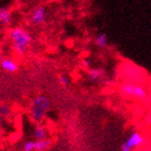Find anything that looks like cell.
Instances as JSON below:
<instances>
[{"label": "cell", "mask_w": 151, "mask_h": 151, "mask_svg": "<svg viewBox=\"0 0 151 151\" xmlns=\"http://www.w3.org/2000/svg\"><path fill=\"white\" fill-rule=\"evenodd\" d=\"M9 35L12 41V50L14 51V53L19 56L25 55L29 47L32 45V34L27 29L23 28L21 26H16L10 30Z\"/></svg>", "instance_id": "cell-1"}, {"label": "cell", "mask_w": 151, "mask_h": 151, "mask_svg": "<svg viewBox=\"0 0 151 151\" xmlns=\"http://www.w3.org/2000/svg\"><path fill=\"white\" fill-rule=\"evenodd\" d=\"M51 107V101L47 95H38L32 101L30 106V118L32 121L39 123L45 118Z\"/></svg>", "instance_id": "cell-2"}, {"label": "cell", "mask_w": 151, "mask_h": 151, "mask_svg": "<svg viewBox=\"0 0 151 151\" xmlns=\"http://www.w3.org/2000/svg\"><path fill=\"white\" fill-rule=\"evenodd\" d=\"M119 91L123 96L138 101H145L148 96L147 90L142 85L135 82H124L120 85Z\"/></svg>", "instance_id": "cell-3"}, {"label": "cell", "mask_w": 151, "mask_h": 151, "mask_svg": "<svg viewBox=\"0 0 151 151\" xmlns=\"http://www.w3.org/2000/svg\"><path fill=\"white\" fill-rule=\"evenodd\" d=\"M146 142L145 137L139 132H133L121 145V151H134L137 147L144 145Z\"/></svg>", "instance_id": "cell-4"}, {"label": "cell", "mask_w": 151, "mask_h": 151, "mask_svg": "<svg viewBox=\"0 0 151 151\" xmlns=\"http://www.w3.org/2000/svg\"><path fill=\"white\" fill-rule=\"evenodd\" d=\"M47 8L43 4H39V6H35L32 10V13H30V16H29V21L32 23V25L41 26L43 25L45 21H47Z\"/></svg>", "instance_id": "cell-5"}, {"label": "cell", "mask_w": 151, "mask_h": 151, "mask_svg": "<svg viewBox=\"0 0 151 151\" xmlns=\"http://www.w3.org/2000/svg\"><path fill=\"white\" fill-rule=\"evenodd\" d=\"M0 67L6 73H14L19 70V64L16 63L13 58H10V57H3L2 60H0Z\"/></svg>", "instance_id": "cell-6"}, {"label": "cell", "mask_w": 151, "mask_h": 151, "mask_svg": "<svg viewBox=\"0 0 151 151\" xmlns=\"http://www.w3.org/2000/svg\"><path fill=\"white\" fill-rule=\"evenodd\" d=\"M94 44H95V47H98V49H101V50L107 49L108 45H109L108 35L104 32H98L97 35L95 36V38H94Z\"/></svg>", "instance_id": "cell-7"}, {"label": "cell", "mask_w": 151, "mask_h": 151, "mask_svg": "<svg viewBox=\"0 0 151 151\" xmlns=\"http://www.w3.org/2000/svg\"><path fill=\"white\" fill-rule=\"evenodd\" d=\"M12 22V12L8 6H0V24L9 26Z\"/></svg>", "instance_id": "cell-8"}, {"label": "cell", "mask_w": 151, "mask_h": 151, "mask_svg": "<svg viewBox=\"0 0 151 151\" xmlns=\"http://www.w3.org/2000/svg\"><path fill=\"white\" fill-rule=\"evenodd\" d=\"M104 70L101 69V68H91V69H88V80L90 82H97L98 80H101L103 77H104Z\"/></svg>", "instance_id": "cell-9"}, {"label": "cell", "mask_w": 151, "mask_h": 151, "mask_svg": "<svg viewBox=\"0 0 151 151\" xmlns=\"http://www.w3.org/2000/svg\"><path fill=\"white\" fill-rule=\"evenodd\" d=\"M51 140L44 138V139H37L35 142V151H45L47 149L50 148Z\"/></svg>", "instance_id": "cell-10"}, {"label": "cell", "mask_w": 151, "mask_h": 151, "mask_svg": "<svg viewBox=\"0 0 151 151\" xmlns=\"http://www.w3.org/2000/svg\"><path fill=\"white\" fill-rule=\"evenodd\" d=\"M47 136V129L43 125H38L34 129V137L36 139H44Z\"/></svg>", "instance_id": "cell-11"}, {"label": "cell", "mask_w": 151, "mask_h": 151, "mask_svg": "<svg viewBox=\"0 0 151 151\" xmlns=\"http://www.w3.org/2000/svg\"><path fill=\"white\" fill-rule=\"evenodd\" d=\"M11 113H12V109H11L9 105H0V116H2L3 118H8V116H11Z\"/></svg>", "instance_id": "cell-12"}, {"label": "cell", "mask_w": 151, "mask_h": 151, "mask_svg": "<svg viewBox=\"0 0 151 151\" xmlns=\"http://www.w3.org/2000/svg\"><path fill=\"white\" fill-rule=\"evenodd\" d=\"M58 83H60L62 86H64V88H66V86H68L70 83V79L69 77L67 75H60L58 76Z\"/></svg>", "instance_id": "cell-13"}, {"label": "cell", "mask_w": 151, "mask_h": 151, "mask_svg": "<svg viewBox=\"0 0 151 151\" xmlns=\"http://www.w3.org/2000/svg\"><path fill=\"white\" fill-rule=\"evenodd\" d=\"M23 151H35V142L28 140L23 145Z\"/></svg>", "instance_id": "cell-14"}, {"label": "cell", "mask_w": 151, "mask_h": 151, "mask_svg": "<svg viewBox=\"0 0 151 151\" xmlns=\"http://www.w3.org/2000/svg\"><path fill=\"white\" fill-rule=\"evenodd\" d=\"M2 124H3V116H0V127L2 126Z\"/></svg>", "instance_id": "cell-15"}, {"label": "cell", "mask_w": 151, "mask_h": 151, "mask_svg": "<svg viewBox=\"0 0 151 151\" xmlns=\"http://www.w3.org/2000/svg\"><path fill=\"white\" fill-rule=\"evenodd\" d=\"M2 58H3V52L1 50H0V60H2Z\"/></svg>", "instance_id": "cell-16"}]
</instances>
